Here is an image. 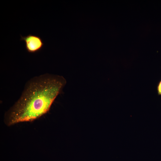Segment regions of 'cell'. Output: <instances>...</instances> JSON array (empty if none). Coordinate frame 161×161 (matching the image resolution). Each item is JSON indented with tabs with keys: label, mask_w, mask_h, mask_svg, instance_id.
I'll use <instances>...</instances> for the list:
<instances>
[{
	"label": "cell",
	"mask_w": 161,
	"mask_h": 161,
	"mask_svg": "<svg viewBox=\"0 0 161 161\" xmlns=\"http://www.w3.org/2000/svg\"><path fill=\"white\" fill-rule=\"evenodd\" d=\"M66 83L63 76L49 74L32 78L19 98L5 114V123L9 126L30 122L46 113Z\"/></svg>",
	"instance_id": "obj_1"
},
{
	"label": "cell",
	"mask_w": 161,
	"mask_h": 161,
	"mask_svg": "<svg viewBox=\"0 0 161 161\" xmlns=\"http://www.w3.org/2000/svg\"><path fill=\"white\" fill-rule=\"evenodd\" d=\"M20 36V40L24 42L26 49L28 52L36 53L43 48L44 43L39 36L31 34L25 36H22L21 35Z\"/></svg>",
	"instance_id": "obj_2"
},
{
	"label": "cell",
	"mask_w": 161,
	"mask_h": 161,
	"mask_svg": "<svg viewBox=\"0 0 161 161\" xmlns=\"http://www.w3.org/2000/svg\"><path fill=\"white\" fill-rule=\"evenodd\" d=\"M157 91L159 95H161V80L158 82L157 86Z\"/></svg>",
	"instance_id": "obj_3"
}]
</instances>
